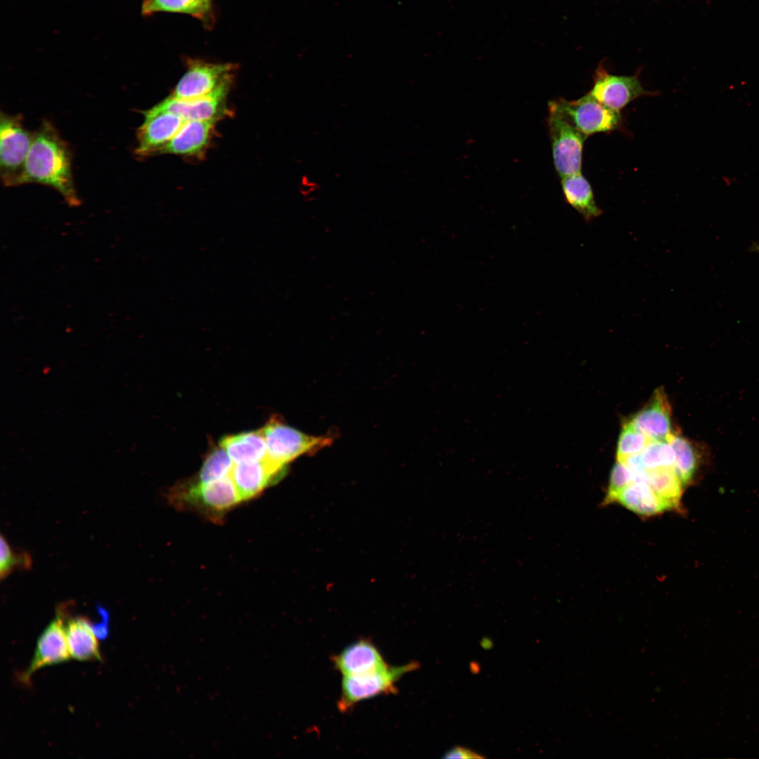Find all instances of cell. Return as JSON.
I'll list each match as a JSON object with an SVG mask.
<instances>
[{
    "label": "cell",
    "mask_w": 759,
    "mask_h": 759,
    "mask_svg": "<svg viewBox=\"0 0 759 759\" xmlns=\"http://www.w3.org/2000/svg\"><path fill=\"white\" fill-rule=\"evenodd\" d=\"M547 124L558 175L562 179L581 172L583 148L588 136L554 110H549Z\"/></svg>",
    "instance_id": "obj_7"
},
{
    "label": "cell",
    "mask_w": 759,
    "mask_h": 759,
    "mask_svg": "<svg viewBox=\"0 0 759 759\" xmlns=\"http://www.w3.org/2000/svg\"><path fill=\"white\" fill-rule=\"evenodd\" d=\"M635 481L632 469L623 461L617 460L611 472L609 493L616 492Z\"/></svg>",
    "instance_id": "obj_28"
},
{
    "label": "cell",
    "mask_w": 759,
    "mask_h": 759,
    "mask_svg": "<svg viewBox=\"0 0 759 759\" xmlns=\"http://www.w3.org/2000/svg\"><path fill=\"white\" fill-rule=\"evenodd\" d=\"M30 183L54 188L71 206L80 203L73 181L70 150L47 120L34 133L19 185Z\"/></svg>",
    "instance_id": "obj_1"
},
{
    "label": "cell",
    "mask_w": 759,
    "mask_h": 759,
    "mask_svg": "<svg viewBox=\"0 0 759 759\" xmlns=\"http://www.w3.org/2000/svg\"><path fill=\"white\" fill-rule=\"evenodd\" d=\"M651 439L630 419L622 427L617 446L616 459L626 458L640 453Z\"/></svg>",
    "instance_id": "obj_26"
},
{
    "label": "cell",
    "mask_w": 759,
    "mask_h": 759,
    "mask_svg": "<svg viewBox=\"0 0 759 759\" xmlns=\"http://www.w3.org/2000/svg\"><path fill=\"white\" fill-rule=\"evenodd\" d=\"M0 542V575L1 580L6 578L16 568L28 569L31 567L32 559L27 552L15 553L2 535Z\"/></svg>",
    "instance_id": "obj_27"
},
{
    "label": "cell",
    "mask_w": 759,
    "mask_h": 759,
    "mask_svg": "<svg viewBox=\"0 0 759 759\" xmlns=\"http://www.w3.org/2000/svg\"><path fill=\"white\" fill-rule=\"evenodd\" d=\"M608 501H616L637 514L651 516L672 510L645 481H635L623 488L607 494Z\"/></svg>",
    "instance_id": "obj_17"
},
{
    "label": "cell",
    "mask_w": 759,
    "mask_h": 759,
    "mask_svg": "<svg viewBox=\"0 0 759 759\" xmlns=\"http://www.w3.org/2000/svg\"><path fill=\"white\" fill-rule=\"evenodd\" d=\"M143 114L144 122L137 130L138 145L135 153L140 157L159 154L176 134L185 120L176 113L154 106Z\"/></svg>",
    "instance_id": "obj_9"
},
{
    "label": "cell",
    "mask_w": 759,
    "mask_h": 759,
    "mask_svg": "<svg viewBox=\"0 0 759 759\" xmlns=\"http://www.w3.org/2000/svg\"><path fill=\"white\" fill-rule=\"evenodd\" d=\"M234 463L261 460L266 456L263 429L224 436L219 444Z\"/></svg>",
    "instance_id": "obj_20"
},
{
    "label": "cell",
    "mask_w": 759,
    "mask_h": 759,
    "mask_svg": "<svg viewBox=\"0 0 759 759\" xmlns=\"http://www.w3.org/2000/svg\"><path fill=\"white\" fill-rule=\"evenodd\" d=\"M169 500L176 506L200 512L219 519L241 501L230 475L208 482L189 484L174 489Z\"/></svg>",
    "instance_id": "obj_2"
},
{
    "label": "cell",
    "mask_w": 759,
    "mask_h": 759,
    "mask_svg": "<svg viewBox=\"0 0 759 759\" xmlns=\"http://www.w3.org/2000/svg\"><path fill=\"white\" fill-rule=\"evenodd\" d=\"M283 469L266 457L261 460L234 463L230 476L242 501L248 500L278 478Z\"/></svg>",
    "instance_id": "obj_13"
},
{
    "label": "cell",
    "mask_w": 759,
    "mask_h": 759,
    "mask_svg": "<svg viewBox=\"0 0 759 759\" xmlns=\"http://www.w3.org/2000/svg\"><path fill=\"white\" fill-rule=\"evenodd\" d=\"M231 84L227 83L212 93L195 99L181 100L169 96L154 107L176 113L185 121H217L228 113L226 97Z\"/></svg>",
    "instance_id": "obj_11"
},
{
    "label": "cell",
    "mask_w": 759,
    "mask_h": 759,
    "mask_svg": "<svg viewBox=\"0 0 759 759\" xmlns=\"http://www.w3.org/2000/svg\"><path fill=\"white\" fill-rule=\"evenodd\" d=\"M756 250L759 252V245L755 247Z\"/></svg>",
    "instance_id": "obj_30"
},
{
    "label": "cell",
    "mask_w": 759,
    "mask_h": 759,
    "mask_svg": "<svg viewBox=\"0 0 759 759\" xmlns=\"http://www.w3.org/2000/svg\"><path fill=\"white\" fill-rule=\"evenodd\" d=\"M69 651L79 661L101 660L96 634L84 618L76 617L68 621L65 627Z\"/></svg>",
    "instance_id": "obj_19"
},
{
    "label": "cell",
    "mask_w": 759,
    "mask_h": 759,
    "mask_svg": "<svg viewBox=\"0 0 759 759\" xmlns=\"http://www.w3.org/2000/svg\"><path fill=\"white\" fill-rule=\"evenodd\" d=\"M651 440L668 441L675 432L671 408L663 388L657 389L647 404L630 418Z\"/></svg>",
    "instance_id": "obj_14"
},
{
    "label": "cell",
    "mask_w": 759,
    "mask_h": 759,
    "mask_svg": "<svg viewBox=\"0 0 759 759\" xmlns=\"http://www.w3.org/2000/svg\"><path fill=\"white\" fill-rule=\"evenodd\" d=\"M443 757L444 758H450V759L451 758H460V759H469V758L476 759V758H478V759H480V758H485L484 755H480L479 753L474 751L473 750H472L470 748H466V747H464V746H455L453 747L452 748L449 749L448 751H446L445 753V754L443 755Z\"/></svg>",
    "instance_id": "obj_29"
},
{
    "label": "cell",
    "mask_w": 759,
    "mask_h": 759,
    "mask_svg": "<svg viewBox=\"0 0 759 759\" xmlns=\"http://www.w3.org/2000/svg\"><path fill=\"white\" fill-rule=\"evenodd\" d=\"M644 481L672 509L680 507L685 485L674 468L647 471Z\"/></svg>",
    "instance_id": "obj_23"
},
{
    "label": "cell",
    "mask_w": 759,
    "mask_h": 759,
    "mask_svg": "<svg viewBox=\"0 0 759 759\" xmlns=\"http://www.w3.org/2000/svg\"><path fill=\"white\" fill-rule=\"evenodd\" d=\"M646 471L674 468L675 452L668 441L651 440L640 453Z\"/></svg>",
    "instance_id": "obj_25"
},
{
    "label": "cell",
    "mask_w": 759,
    "mask_h": 759,
    "mask_svg": "<svg viewBox=\"0 0 759 759\" xmlns=\"http://www.w3.org/2000/svg\"><path fill=\"white\" fill-rule=\"evenodd\" d=\"M335 668L344 676L358 675L387 666L380 651L368 639H361L332 658Z\"/></svg>",
    "instance_id": "obj_15"
},
{
    "label": "cell",
    "mask_w": 759,
    "mask_h": 759,
    "mask_svg": "<svg viewBox=\"0 0 759 759\" xmlns=\"http://www.w3.org/2000/svg\"><path fill=\"white\" fill-rule=\"evenodd\" d=\"M215 120H188L159 153L202 157L211 141Z\"/></svg>",
    "instance_id": "obj_16"
},
{
    "label": "cell",
    "mask_w": 759,
    "mask_h": 759,
    "mask_svg": "<svg viewBox=\"0 0 759 759\" xmlns=\"http://www.w3.org/2000/svg\"><path fill=\"white\" fill-rule=\"evenodd\" d=\"M33 136L21 116L1 112L0 171L4 186H19Z\"/></svg>",
    "instance_id": "obj_5"
},
{
    "label": "cell",
    "mask_w": 759,
    "mask_h": 759,
    "mask_svg": "<svg viewBox=\"0 0 759 759\" xmlns=\"http://www.w3.org/2000/svg\"><path fill=\"white\" fill-rule=\"evenodd\" d=\"M562 188L566 202L590 223L603 212L597 205L593 190L581 172L562 178Z\"/></svg>",
    "instance_id": "obj_18"
},
{
    "label": "cell",
    "mask_w": 759,
    "mask_h": 759,
    "mask_svg": "<svg viewBox=\"0 0 759 759\" xmlns=\"http://www.w3.org/2000/svg\"><path fill=\"white\" fill-rule=\"evenodd\" d=\"M233 465L228 453L219 445L207 456L195 482L205 484L228 476Z\"/></svg>",
    "instance_id": "obj_24"
},
{
    "label": "cell",
    "mask_w": 759,
    "mask_h": 759,
    "mask_svg": "<svg viewBox=\"0 0 759 759\" xmlns=\"http://www.w3.org/2000/svg\"><path fill=\"white\" fill-rule=\"evenodd\" d=\"M420 665L412 661L398 666H387L370 673L352 676H344L337 708L348 712L359 702L382 694L397 692L396 685L406 673L415 670Z\"/></svg>",
    "instance_id": "obj_4"
},
{
    "label": "cell",
    "mask_w": 759,
    "mask_h": 759,
    "mask_svg": "<svg viewBox=\"0 0 759 759\" xmlns=\"http://www.w3.org/2000/svg\"><path fill=\"white\" fill-rule=\"evenodd\" d=\"M588 93L605 106L618 112L638 97L653 94L644 89L637 75L611 74L602 67L597 70L593 86Z\"/></svg>",
    "instance_id": "obj_10"
},
{
    "label": "cell",
    "mask_w": 759,
    "mask_h": 759,
    "mask_svg": "<svg viewBox=\"0 0 759 759\" xmlns=\"http://www.w3.org/2000/svg\"><path fill=\"white\" fill-rule=\"evenodd\" d=\"M234 67L230 63H213L190 60L188 67L176 84L172 97L190 100L207 96L224 84L231 82Z\"/></svg>",
    "instance_id": "obj_8"
},
{
    "label": "cell",
    "mask_w": 759,
    "mask_h": 759,
    "mask_svg": "<svg viewBox=\"0 0 759 759\" xmlns=\"http://www.w3.org/2000/svg\"><path fill=\"white\" fill-rule=\"evenodd\" d=\"M262 429L266 457L283 467L299 456L316 453L332 442L331 436H314L299 432L285 424L280 416L271 417Z\"/></svg>",
    "instance_id": "obj_3"
},
{
    "label": "cell",
    "mask_w": 759,
    "mask_h": 759,
    "mask_svg": "<svg viewBox=\"0 0 759 759\" xmlns=\"http://www.w3.org/2000/svg\"><path fill=\"white\" fill-rule=\"evenodd\" d=\"M160 12L187 14L205 21L210 16L211 0H143V15Z\"/></svg>",
    "instance_id": "obj_22"
},
{
    "label": "cell",
    "mask_w": 759,
    "mask_h": 759,
    "mask_svg": "<svg viewBox=\"0 0 759 759\" xmlns=\"http://www.w3.org/2000/svg\"><path fill=\"white\" fill-rule=\"evenodd\" d=\"M548 109L562 115L588 136L596 133L614 131L620 128L622 124L618 111L605 106L588 93L574 100L560 98L550 101Z\"/></svg>",
    "instance_id": "obj_6"
},
{
    "label": "cell",
    "mask_w": 759,
    "mask_h": 759,
    "mask_svg": "<svg viewBox=\"0 0 759 759\" xmlns=\"http://www.w3.org/2000/svg\"><path fill=\"white\" fill-rule=\"evenodd\" d=\"M64 618V612L58 611L56 618L41 634L30 666L21 675L22 682H27L32 674L39 668L62 663L70 658Z\"/></svg>",
    "instance_id": "obj_12"
},
{
    "label": "cell",
    "mask_w": 759,
    "mask_h": 759,
    "mask_svg": "<svg viewBox=\"0 0 759 759\" xmlns=\"http://www.w3.org/2000/svg\"><path fill=\"white\" fill-rule=\"evenodd\" d=\"M675 452L674 469L684 485L689 484L701 462V453L697 444L675 432L668 439Z\"/></svg>",
    "instance_id": "obj_21"
}]
</instances>
